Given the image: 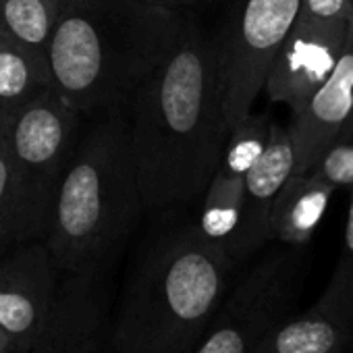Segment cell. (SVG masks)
<instances>
[{"label": "cell", "instance_id": "obj_20", "mask_svg": "<svg viewBox=\"0 0 353 353\" xmlns=\"http://www.w3.org/2000/svg\"><path fill=\"white\" fill-rule=\"evenodd\" d=\"M353 15V0H299L295 19L303 21H343Z\"/></svg>", "mask_w": 353, "mask_h": 353}, {"label": "cell", "instance_id": "obj_23", "mask_svg": "<svg viewBox=\"0 0 353 353\" xmlns=\"http://www.w3.org/2000/svg\"><path fill=\"white\" fill-rule=\"evenodd\" d=\"M0 353H11L9 351V345H7V341H5L3 334H0Z\"/></svg>", "mask_w": 353, "mask_h": 353}, {"label": "cell", "instance_id": "obj_15", "mask_svg": "<svg viewBox=\"0 0 353 353\" xmlns=\"http://www.w3.org/2000/svg\"><path fill=\"white\" fill-rule=\"evenodd\" d=\"M334 188L314 170L293 172L283 185L270 214V241L305 245L324 219Z\"/></svg>", "mask_w": 353, "mask_h": 353}, {"label": "cell", "instance_id": "obj_5", "mask_svg": "<svg viewBox=\"0 0 353 353\" xmlns=\"http://www.w3.org/2000/svg\"><path fill=\"white\" fill-rule=\"evenodd\" d=\"M79 117L48 90L9 123L21 245L46 239L52 200L79 139Z\"/></svg>", "mask_w": 353, "mask_h": 353}, {"label": "cell", "instance_id": "obj_7", "mask_svg": "<svg viewBox=\"0 0 353 353\" xmlns=\"http://www.w3.org/2000/svg\"><path fill=\"white\" fill-rule=\"evenodd\" d=\"M299 0H235L214 36L227 129L252 112L268 69L295 23Z\"/></svg>", "mask_w": 353, "mask_h": 353}, {"label": "cell", "instance_id": "obj_24", "mask_svg": "<svg viewBox=\"0 0 353 353\" xmlns=\"http://www.w3.org/2000/svg\"><path fill=\"white\" fill-rule=\"evenodd\" d=\"M106 353H112V351H106Z\"/></svg>", "mask_w": 353, "mask_h": 353}, {"label": "cell", "instance_id": "obj_14", "mask_svg": "<svg viewBox=\"0 0 353 353\" xmlns=\"http://www.w3.org/2000/svg\"><path fill=\"white\" fill-rule=\"evenodd\" d=\"M353 112V44L341 57L332 75L318 85L301 104L291 108L287 125L295 172H307L318 162L324 148Z\"/></svg>", "mask_w": 353, "mask_h": 353}, {"label": "cell", "instance_id": "obj_3", "mask_svg": "<svg viewBox=\"0 0 353 353\" xmlns=\"http://www.w3.org/2000/svg\"><path fill=\"white\" fill-rule=\"evenodd\" d=\"M183 15L143 0H63L48 42L52 92L75 110H114L162 63Z\"/></svg>", "mask_w": 353, "mask_h": 353}, {"label": "cell", "instance_id": "obj_17", "mask_svg": "<svg viewBox=\"0 0 353 353\" xmlns=\"http://www.w3.org/2000/svg\"><path fill=\"white\" fill-rule=\"evenodd\" d=\"M63 0H0V30L46 57Z\"/></svg>", "mask_w": 353, "mask_h": 353}, {"label": "cell", "instance_id": "obj_16", "mask_svg": "<svg viewBox=\"0 0 353 353\" xmlns=\"http://www.w3.org/2000/svg\"><path fill=\"white\" fill-rule=\"evenodd\" d=\"M48 90H52L48 57L0 30V114L15 117Z\"/></svg>", "mask_w": 353, "mask_h": 353}, {"label": "cell", "instance_id": "obj_18", "mask_svg": "<svg viewBox=\"0 0 353 353\" xmlns=\"http://www.w3.org/2000/svg\"><path fill=\"white\" fill-rule=\"evenodd\" d=\"M13 117L0 114V258L21 248L17 188L9 152V123Z\"/></svg>", "mask_w": 353, "mask_h": 353}, {"label": "cell", "instance_id": "obj_4", "mask_svg": "<svg viewBox=\"0 0 353 353\" xmlns=\"http://www.w3.org/2000/svg\"><path fill=\"white\" fill-rule=\"evenodd\" d=\"M143 208L129 123L108 110L79 135L57 188L46 248L63 274H104Z\"/></svg>", "mask_w": 353, "mask_h": 353}, {"label": "cell", "instance_id": "obj_22", "mask_svg": "<svg viewBox=\"0 0 353 353\" xmlns=\"http://www.w3.org/2000/svg\"><path fill=\"white\" fill-rule=\"evenodd\" d=\"M343 256H347L353 262V190H351V202H349V212H347V223H345V235H343Z\"/></svg>", "mask_w": 353, "mask_h": 353}, {"label": "cell", "instance_id": "obj_21", "mask_svg": "<svg viewBox=\"0 0 353 353\" xmlns=\"http://www.w3.org/2000/svg\"><path fill=\"white\" fill-rule=\"evenodd\" d=\"M148 5L166 9V11H174V13H181L183 9H192L196 5H200L202 0H143Z\"/></svg>", "mask_w": 353, "mask_h": 353}, {"label": "cell", "instance_id": "obj_13", "mask_svg": "<svg viewBox=\"0 0 353 353\" xmlns=\"http://www.w3.org/2000/svg\"><path fill=\"white\" fill-rule=\"evenodd\" d=\"M293 172L295 154L289 129L287 125L272 121L266 148L245 174L239 227L229 248V256L235 264L245 262L250 256L270 243L272 206Z\"/></svg>", "mask_w": 353, "mask_h": 353}, {"label": "cell", "instance_id": "obj_11", "mask_svg": "<svg viewBox=\"0 0 353 353\" xmlns=\"http://www.w3.org/2000/svg\"><path fill=\"white\" fill-rule=\"evenodd\" d=\"M254 353H353V262L341 254L316 303L274 326Z\"/></svg>", "mask_w": 353, "mask_h": 353}, {"label": "cell", "instance_id": "obj_8", "mask_svg": "<svg viewBox=\"0 0 353 353\" xmlns=\"http://www.w3.org/2000/svg\"><path fill=\"white\" fill-rule=\"evenodd\" d=\"M59 276L44 241L0 258V334L11 353H30L46 330L59 297Z\"/></svg>", "mask_w": 353, "mask_h": 353}, {"label": "cell", "instance_id": "obj_2", "mask_svg": "<svg viewBox=\"0 0 353 353\" xmlns=\"http://www.w3.org/2000/svg\"><path fill=\"white\" fill-rule=\"evenodd\" d=\"M235 262L196 223L150 241L108 322L112 353H194L231 287Z\"/></svg>", "mask_w": 353, "mask_h": 353}, {"label": "cell", "instance_id": "obj_1", "mask_svg": "<svg viewBox=\"0 0 353 353\" xmlns=\"http://www.w3.org/2000/svg\"><path fill=\"white\" fill-rule=\"evenodd\" d=\"M227 135L214 36L183 19L170 52L131 96L129 137L143 208L170 210L198 200Z\"/></svg>", "mask_w": 353, "mask_h": 353}, {"label": "cell", "instance_id": "obj_9", "mask_svg": "<svg viewBox=\"0 0 353 353\" xmlns=\"http://www.w3.org/2000/svg\"><path fill=\"white\" fill-rule=\"evenodd\" d=\"M353 44V15L343 21L295 19L268 69L264 92L272 102L295 108L336 69Z\"/></svg>", "mask_w": 353, "mask_h": 353}, {"label": "cell", "instance_id": "obj_10", "mask_svg": "<svg viewBox=\"0 0 353 353\" xmlns=\"http://www.w3.org/2000/svg\"><path fill=\"white\" fill-rule=\"evenodd\" d=\"M268 114H248L235 123L227 135L221 158L202 194L198 229L212 241L231 248L239 227L245 174L256 164L270 135Z\"/></svg>", "mask_w": 353, "mask_h": 353}, {"label": "cell", "instance_id": "obj_6", "mask_svg": "<svg viewBox=\"0 0 353 353\" xmlns=\"http://www.w3.org/2000/svg\"><path fill=\"white\" fill-rule=\"evenodd\" d=\"M305 264L301 245L262 256L229 287L194 353H254L274 326L295 314Z\"/></svg>", "mask_w": 353, "mask_h": 353}, {"label": "cell", "instance_id": "obj_12", "mask_svg": "<svg viewBox=\"0 0 353 353\" xmlns=\"http://www.w3.org/2000/svg\"><path fill=\"white\" fill-rule=\"evenodd\" d=\"M108 322L104 274H63L52 318L30 353H106Z\"/></svg>", "mask_w": 353, "mask_h": 353}, {"label": "cell", "instance_id": "obj_19", "mask_svg": "<svg viewBox=\"0 0 353 353\" xmlns=\"http://www.w3.org/2000/svg\"><path fill=\"white\" fill-rule=\"evenodd\" d=\"M312 170L334 190H353V112L324 148Z\"/></svg>", "mask_w": 353, "mask_h": 353}]
</instances>
